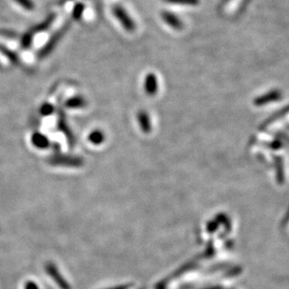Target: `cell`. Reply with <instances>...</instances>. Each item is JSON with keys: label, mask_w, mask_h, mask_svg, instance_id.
<instances>
[{"label": "cell", "mask_w": 289, "mask_h": 289, "mask_svg": "<svg viewBox=\"0 0 289 289\" xmlns=\"http://www.w3.org/2000/svg\"><path fill=\"white\" fill-rule=\"evenodd\" d=\"M138 120H139V123H140V125L141 126V129L144 131V132H149L151 130V124H150V120H149L148 115L141 111L139 114H138Z\"/></svg>", "instance_id": "cell-6"}, {"label": "cell", "mask_w": 289, "mask_h": 289, "mask_svg": "<svg viewBox=\"0 0 289 289\" xmlns=\"http://www.w3.org/2000/svg\"><path fill=\"white\" fill-rule=\"evenodd\" d=\"M16 2L27 10H32L34 8V3L32 0H15Z\"/></svg>", "instance_id": "cell-10"}, {"label": "cell", "mask_w": 289, "mask_h": 289, "mask_svg": "<svg viewBox=\"0 0 289 289\" xmlns=\"http://www.w3.org/2000/svg\"><path fill=\"white\" fill-rule=\"evenodd\" d=\"M145 91L149 95H155L157 92V79L153 73H150L145 79Z\"/></svg>", "instance_id": "cell-2"}, {"label": "cell", "mask_w": 289, "mask_h": 289, "mask_svg": "<svg viewBox=\"0 0 289 289\" xmlns=\"http://www.w3.org/2000/svg\"><path fill=\"white\" fill-rule=\"evenodd\" d=\"M280 97V94L278 93V92H272V93H270V94L265 95V96H263L262 97H260V98H258L256 100V104L257 105H264L266 104L267 102L269 103V102L274 101V100H277L278 98Z\"/></svg>", "instance_id": "cell-7"}, {"label": "cell", "mask_w": 289, "mask_h": 289, "mask_svg": "<svg viewBox=\"0 0 289 289\" xmlns=\"http://www.w3.org/2000/svg\"><path fill=\"white\" fill-rule=\"evenodd\" d=\"M88 139L94 144H100L104 141V134L100 130H94L90 133Z\"/></svg>", "instance_id": "cell-8"}, {"label": "cell", "mask_w": 289, "mask_h": 289, "mask_svg": "<svg viewBox=\"0 0 289 289\" xmlns=\"http://www.w3.org/2000/svg\"><path fill=\"white\" fill-rule=\"evenodd\" d=\"M32 142L38 148H46L49 145L47 137L41 133H34L32 137Z\"/></svg>", "instance_id": "cell-3"}, {"label": "cell", "mask_w": 289, "mask_h": 289, "mask_svg": "<svg viewBox=\"0 0 289 289\" xmlns=\"http://www.w3.org/2000/svg\"><path fill=\"white\" fill-rule=\"evenodd\" d=\"M113 13L127 31H134L135 24L124 8L120 6H116L113 8Z\"/></svg>", "instance_id": "cell-1"}, {"label": "cell", "mask_w": 289, "mask_h": 289, "mask_svg": "<svg viewBox=\"0 0 289 289\" xmlns=\"http://www.w3.org/2000/svg\"><path fill=\"white\" fill-rule=\"evenodd\" d=\"M86 105V100L82 96H75L69 99L66 102V106L71 109H76V108H82Z\"/></svg>", "instance_id": "cell-5"}, {"label": "cell", "mask_w": 289, "mask_h": 289, "mask_svg": "<svg viewBox=\"0 0 289 289\" xmlns=\"http://www.w3.org/2000/svg\"><path fill=\"white\" fill-rule=\"evenodd\" d=\"M53 112H54V107L49 103L43 104L40 109V113L42 115H49V114H52Z\"/></svg>", "instance_id": "cell-11"}, {"label": "cell", "mask_w": 289, "mask_h": 289, "mask_svg": "<svg viewBox=\"0 0 289 289\" xmlns=\"http://www.w3.org/2000/svg\"><path fill=\"white\" fill-rule=\"evenodd\" d=\"M84 9H85V7H84V5H82V4H78V5H76L75 6V8L73 9V12H72V14H73V17L75 18V19H79L82 14H83V11H84Z\"/></svg>", "instance_id": "cell-12"}, {"label": "cell", "mask_w": 289, "mask_h": 289, "mask_svg": "<svg viewBox=\"0 0 289 289\" xmlns=\"http://www.w3.org/2000/svg\"><path fill=\"white\" fill-rule=\"evenodd\" d=\"M169 3L173 4H180V5H188V6H195L198 4V0H165Z\"/></svg>", "instance_id": "cell-9"}, {"label": "cell", "mask_w": 289, "mask_h": 289, "mask_svg": "<svg viewBox=\"0 0 289 289\" xmlns=\"http://www.w3.org/2000/svg\"><path fill=\"white\" fill-rule=\"evenodd\" d=\"M163 18H164L165 22L167 24H170L173 28L180 29L181 27H182V23H181L179 18H177L176 16L173 15V13L164 12L163 13Z\"/></svg>", "instance_id": "cell-4"}]
</instances>
